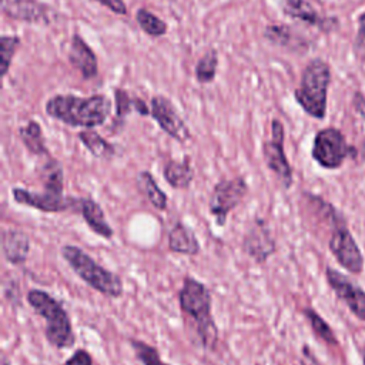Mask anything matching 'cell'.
<instances>
[{"instance_id": "6da1fadb", "label": "cell", "mask_w": 365, "mask_h": 365, "mask_svg": "<svg viewBox=\"0 0 365 365\" xmlns=\"http://www.w3.org/2000/svg\"><path fill=\"white\" fill-rule=\"evenodd\" d=\"M47 114L70 127L94 128L106 123L111 111V101L104 94L80 97L56 94L44 106Z\"/></svg>"}, {"instance_id": "7a4b0ae2", "label": "cell", "mask_w": 365, "mask_h": 365, "mask_svg": "<svg viewBox=\"0 0 365 365\" xmlns=\"http://www.w3.org/2000/svg\"><path fill=\"white\" fill-rule=\"evenodd\" d=\"M181 311L195 321L197 335L207 349H214L218 341V329L211 314V292L195 278L187 277L178 292Z\"/></svg>"}, {"instance_id": "3957f363", "label": "cell", "mask_w": 365, "mask_h": 365, "mask_svg": "<svg viewBox=\"0 0 365 365\" xmlns=\"http://www.w3.org/2000/svg\"><path fill=\"white\" fill-rule=\"evenodd\" d=\"M329 83V64L321 58H314L302 70L299 86L294 93V97L299 107L308 115L317 120H322L327 114Z\"/></svg>"}, {"instance_id": "277c9868", "label": "cell", "mask_w": 365, "mask_h": 365, "mask_svg": "<svg viewBox=\"0 0 365 365\" xmlns=\"http://www.w3.org/2000/svg\"><path fill=\"white\" fill-rule=\"evenodd\" d=\"M29 305L46 319L44 335L50 345L56 348H70L76 344L71 319L63 304L41 289H30L27 292Z\"/></svg>"}, {"instance_id": "5b68a950", "label": "cell", "mask_w": 365, "mask_h": 365, "mask_svg": "<svg viewBox=\"0 0 365 365\" xmlns=\"http://www.w3.org/2000/svg\"><path fill=\"white\" fill-rule=\"evenodd\" d=\"M61 255L73 271L93 289L110 298H118L123 295L124 287L121 278L97 264L81 248L76 245H64L61 248Z\"/></svg>"}, {"instance_id": "8992f818", "label": "cell", "mask_w": 365, "mask_h": 365, "mask_svg": "<svg viewBox=\"0 0 365 365\" xmlns=\"http://www.w3.org/2000/svg\"><path fill=\"white\" fill-rule=\"evenodd\" d=\"M311 154L322 168L336 170L349 155L355 154V148L346 143L345 135L338 128L328 127L315 134Z\"/></svg>"}, {"instance_id": "52a82bcc", "label": "cell", "mask_w": 365, "mask_h": 365, "mask_svg": "<svg viewBox=\"0 0 365 365\" xmlns=\"http://www.w3.org/2000/svg\"><path fill=\"white\" fill-rule=\"evenodd\" d=\"M247 192L248 185L242 177L220 180L214 184L208 207L217 225L222 227L225 224L227 215L244 200Z\"/></svg>"}, {"instance_id": "ba28073f", "label": "cell", "mask_w": 365, "mask_h": 365, "mask_svg": "<svg viewBox=\"0 0 365 365\" xmlns=\"http://www.w3.org/2000/svg\"><path fill=\"white\" fill-rule=\"evenodd\" d=\"M262 155L267 167L279 178L285 188L292 184V168L284 151V125L274 118L271 123V138L262 145Z\"/></svg>"}, {"instance_id": "9c48e42d", "label": "cell", "mask_w": 365, "mask_h": 365, "mask_svg": "<svg viewBox=\"0 0 365 365\" xmlns=\"http://www.w3.org/2000/svg\"><path fill=\"white\" fill-rule=\"evenodd\" d=\"M329 251L341 267L351 274H361L364 269V257L352 234L344 224H336L328 242Z\"/></svg>"}, {"instance_id": "30bf717a", "label": "cell", "mask_w": 365, "mask_h": 365, "mask_svg": "<svg viewBox=\"0 0 365 365\" xmlns=\"http://www.w3.org/2000/svg\"><path fill=\"white\" fill-rule=\"evenodd\" d=\"M150 115L157 121L160 128L174 140L184 143L190 140L191 134L184 120L178 115L177 110L164 96H154L151 98Z\"/></svg>"}, {"instance_id": "8fae6325", "label": "cell", "mask_w": 365, "mask_h": 365, "mask_svg": "<svg viewBox=\"0 0 365 365\" xmlns=\"http://www.w3.org/2000/svg\"><path fill=\"white\" fill-rule=\"evenodd\" d=\"M325 277L335 295L349 308V311L365 322V291L334 268L325 269Z\"/></svg>"}, {"instance_id": "7c38bea8", "label": "cell", "mask_w": 365, "mask_h": 365, "mask_svg": "<svg viewBox=\"0 0 365 365\" xmlns=\"http://www.w3.org/2000/svg\"><path fill=\"white\" fill-rule=\"evenodd\" d=\"M242 250L258 264H264L275 252V240L264 220L257 218L251 222L242 240Z\"/></svg>"}, {"instance_id": "4fadbf2b", "label": "cell", "mask_w": 365, "mask_h": 365, "mask_svg": "<svg viewBox=\"0 0 365 365\" xmlns=\"http://www.w3.org/2000/svg\"><path fill=\"white\" fill-rule=\"evenodd\" d=\"M11 194L16 202L26 207L36 208L41 212H61L76 204V200L66 198L63 192H56L46 188L43 192H36V191H29L26 188L16 187L13 188Z\"/></svg>"}, {"instance_id": "5bb4252c", "label": "cell", "mask_w": 365, "mask_h": 365, "mask_svg": "<svg viewBox=\"0 0 365 365\" xmlns=\"http://www.w3.org/2000/svg\"><path fill=\"white\" fill-rule=\"evenodd\" d=\"M282 11L294 20L329 31L336 27L338 20L334 17H324L318 13L309 0H281Z\"/></svg>"}, {"instance_id": "9a60e30c", "label": "cell", "mask_w": 365, "mask_h": 365, "mask_svg": "<svg viewBox=\"0 0 365 365\" xmlns=\"http://www.w3.org/2000/svg\"><path fill=\"white\" fill-rule=\"evenodd\" d=\"M47 6L37 0H1V11L19 21L38 23L48 20Z\"/></svg>"}, {"instance_id": "2e32d148", "label": "cell", "mask_w": 365, "mask_h": 365, "mask_svg": "<svg viewBox=\"0 0 365 365\" xmlns=\"http://www.w3.org/2000/svg\"><path fill=\"white\" fill-rule=\"evenodd\" d=\"M68 61L83 76V78H93L97 76L98 66L96 53L78 34H74L71 38Z\"/></svg>"}, {"instance_id": "e0dca14e", "label": "cell", "mask_w": 365, "mask_h": 365, "mask_svg": "<svg viewBox=\"0 0 365 365\" xmlns=\"http://www.w3.org/2000/svg\"><path fill=\"white\" fill-rule=\"evenodd\" d=\"M1 250L4 258L14 265L26 262L30 251V240L26 232L19 230H4L1 234Z\"/></svg>"}, {"instance_id": "ac0fdd59", "label": "cell", "mask_w": 365, "mask_h": 365, "mask_svg": "<svg viewBox=\"0 0 365 365\" xmlns=\"http://www.w3.org/2000/svg\"><path fill=\"white\" fill-rule=\"evenodd\" d=\"M168 248L175 254L194 257L200 252V242L191 228L182 222H175L168 232Z\"/></svg>"}, {"instance_id": "d6986e66", "label": "cell", "mask_w": 365, "mask_h": 365, "mask_svg": "<svg viewBox=\"0 0 365 365\" xmlns=\"http://www.w3.org/2000/svg\"><path fill=\"white\" fill-rule=\"evenodd\" d=\"M80 210L81 215L86 220L87 225L91 231H94L97 235L103 238H111L114 234V230L110 227V224L106 220L104 211L100 207L98 202H96L91 198H81L80 200Z\"/></svg>"}, {"instance_id": "ffe728a7", "label": "cell", "mask_w": 365, "mask_h": 365, "mask_svg": "<svg viewBox=\"0 0 365 365\" xmlns=\"http://www.w3.org/2000/svg\"><path fill=\"white\" fill-rule=\"evenodd\" d=\"M163 174H164L165 181L177 190L190 187V184L194 178V171H192L188 160H184V161L171 160V161H168L164 167Z\"/></svg>"}, {"instance_id": "44dd1931", "label": "cell", "mask_w": 365, "mask_h": 365, "mask_svg": "<svg viewBox=\"0 0 365 365\" xmlns=\"http://www.w3.org/2000/svg\"><path fill=\"white\" fill-rule=\"evenodd\" d=\"M19 135H20V140L23 141L24 147L31 154L44 155V154L48 153L47 147H46V143H44L41 127H40V124L37 121L31 120L24 127H20Z\"/></svg>"}, {"instance_id": "7402d4cb", "label": "cell", "mask_w": 365, "mask_h": 365, "mask_svg": "<svg viewBox=\"0 0 365 365\" xmlns=\"http://www.w3.org/2000/svg\"><path fill=\"white\" fill-rule=\"evenodd\" d=\"M137 184L154 208L160 211H164L167 208V194L158 187L151 173L141 171L138 174Z\"/></svg>"}, {"instance_id": "603a6c76", "label": "cell", "mask_w": 365, "mask_h": 365, "mask_svg": "<svg viewBox=\"0 0 365 365\" xmlns=\"http://www.w3.org/2000/svg\"><path fill=\"white\" fill-rule=\"evenodd\" d=\"M78 138L83 145L97 158H108L114 155V147L91 128L78 133Z\"/></svg>"}, {"instance_id": "cb8c5ba5", "label": "cell", "mask_w": 365, "mask_h": 365, "mask_svg": "<svg viewBox=\"0 0 365 365\" xmlns=\"http://www.w3.org/2000/svg\"><path fill=\"white\" fill-rule=\"evenodd\" d=\"M218 66V54L214 48L205 51V54L198 60L195 66V78L201 84L211 83L215 78Z\"/></svg>"}, {"instance_id": "d4e9b609", "label": "cell", "mask_w": 365, "mask_h": 365, "mask_svg": "<svg viewBox=\"0 0 365 365\" xmlns=\"http://www.w3.org/2000/svg\"><path fill=\"white\" fill-rule=\"evenodd\" d=\"M135 20H137L140 29L151 37H160V36L165 34V31H167L165 21L163 19L157 17L154 13L148 11L147 9H140L135 14Z\"/></svg>"}, {"instance_id": "484cf974", "label": "cell", "mask_w": 365, "mask_h": 365, "mask_svg": "<svg viewBox=\"0 0 365 365\" xmlns=\"http://www.w3.org/2000/svg\"><path fill=\"white\" fill-rule=\"evenodd\" d=\"M304 315L309 321V325H311L312 331L315 332V335L319 339H322L328 345H336L338 344L334 331L331 329L328 322L322 317H319V314L317 311H314L311 308H307V309H304Z\"/></svg>"}, {"instance_id": "4316f807", "label": "cell", "mask_w": 365, "mask_h": 365, "mask_svg": "<svg viewBox=\"0 0 365 365\" xmlns=\"http://www.w3.org/2000/svg\"><path fill=\"white\" fill-rule=\"evenodd\" d=\"M130 344L133 346V351H134L137 359L143 365H167L165 362L161 361L158 351L153 345H148V344H145L143 341H137V339H131Z\"/></svg>"}, {"instance_id": "83f0119b", "label": "cell", "mask_w": 365, "mask_h": 365, "mask_svg": "<svg viewBox=\"0 0 365 365\" xmlns=\"http://www.w3.org/2000/svg\"><path fill=\"white\" fill-rule=\"evenodd\" d=\"M20 46V38L16 36H1L0 38V66L1 76L4 77L10 68L13 56Z\"/></svg>"}, {"instance_id": "f1b7e54d", "label": "cell", "mask_w": 365, "mask_h": 365, "mask_svg": "<svg viewBox=\"0 0 365 365\" xmlns=\"http://www.w3.org/2000/svg\"><path fill=\"white\" fill-rule=\"evenodd\" d=\"M265 37L268 40H271L272 43L287 46V44H289V41L292 38V31L287 26L272 24L265 29Z\"/></svg>"}, {"instance_id": "f546056e", "label": "cell", "mask_w": 365, "mask_h": 365, "mask_svg": "<svg viewBox=\"0 0 365 365\" xmlns=\"http://www.w3.org/2000/svg\"><path fill=\"white\" fill-rule=\"evenodd\" d=\"M137 106L138 98H131L124 90H115V110L118 118L127 115L131 111V108L137 110Z\"/></svg>"}, {"instance_id": "4dcf8cb0", "label": "cell", "mask_w": 365, "mask_h": 365, "mask_svg": "<svg viewBox=\"0 0 365 365\" xmlns=\"http://www.w3.org/2000/svg\"><path fill=\"white\" fill-rule=\"evenodd\" d=\"M354 51L358 60L365 61V11L358 16V30L354 41Z\"/></svg>"}, {"instance_id": "1f68e13d", "label": "cell", "mask_w": 365, "mask_h": 365, "mask_svg": "<svg viewBox=\"0 0 365 365\" xmlns=\"http://www.w3.org/2000/svg\"><path fill=\"white\" fill-rule=\"evenodd\" d=\"M63 365H93V358L86 349H77Z\"/></svg>"}, {"instance_id": "d6a6232c", "label": "cell", "mask_w": 365, "mask_h": 365, "mask_svg": "<svg viewBox=\"0 0 365 365\" xmlns=\"http://www.w3.org/2000/svg\"><path fill=\"white\" fill-rule=\"evenodd\" d=\"M96 1L103 4L104 7H107L115 14H127V6L123 3V0H96Z\"/></svg>"}, {"instance_id": "836d02e7", "label": "cell", "mask_w": 365, "mask_h": 365, "mask_svg": "<svg viewBox=\"0 0 365 365\" xmlns=\"http://www.w3.org/2000/svg\"><path fill=\"white\" fill-rule=\"evenodd\" d=\"M354 108L356 110V113L362 117V120L365 121V96L361 91H355L354 93Z\"/></svg>"}, {"instance_id": "e575fe53", "label": "cell", "mask_w": 365, "mask_h": 365, "mask_svg": "<svg viewBox=\"0 0 365 365\" xmlns=\"http://www.w3.org/2000/svg\"><path fill=\"white\" fill-rule=\"evenodd\" d=\"M301 365H318L314 354L311 352L309 346H304L302 349V359H301Z\"/></svg>"}, {"instance_id": "d590c367", "label": "cell", "mask_w": 365, "mask_h": 365, "mask_svg": "<svg viewBox=\"0 0 365 365\" xmlns=\"http://www.w3.org/2000/svg\"><path fill=\"white\" fill-rule=\"evenodd\" d=\"M1 365H10V364H9V361H7L4 356H3V359H1Z\"/></svg>"}, {"instance_id": "8d00e7d4", "label": "cell", "mask_w": 365, "mask_h": 365, "mask_svg": "<svg viewBox=\"0 0 365 365\" xmlns=\"http://www.w3.org/2000/svg\"><path fill=\"white\" fill-rule=\"evenodd\" d=\"M362 157L365 158V140H364V143H362Z\"/></svg>"}, {"instance_id": "74e56055", "label": "cell", "mask_w": 365, "mask_h": 365, "mask_svg": "<svg viewBox=\"0 0 365 365\" xmlns=\"http://www.w3.org/2000/svg\"><path fill=\"white\" fill-rule=\"evenodd\" d=\"M364 365H365V358H364Z\"/></svg>"}]
</instances>
